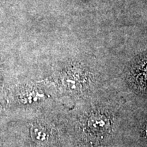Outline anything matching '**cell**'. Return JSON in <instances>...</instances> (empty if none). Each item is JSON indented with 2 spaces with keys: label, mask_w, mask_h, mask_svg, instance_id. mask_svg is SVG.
Returning a JSON list of instances; mask_svg holds the SVG:
<instances>
[{
  "label": "cell",
  "mask_w": 147,
  "mask_h": 147,
  "mask_svg": "<svg viewBox=\"0 0 147 147\" xmlns=\"http://www.w3.org/2000/svg\"><path fill=\"white\" fill-rule=\"evenodd\" d=\"M31 134L33 140L37 142H44L47 140L48 132L47 129L40 125H34L31 129Z\"/></svg>",
  "instance_id": "obj_2"
},
{
  "label": "cell",
  "mask_w": 147,
  "mask_h": 147,
  "mask_svg": "<svg viewBox=\"0 0 147 147\" xmlns=\"http://www.w3.org/2000/svg\"><path fill=\"white\" fill-rule=\"evenodd\" d=\"M88 126L91 131L102 133L109 128L110 122L106 117L102 115L92 116L88 121Z\"/></svg>",
  "instance_id": "obj_1"
},
{
  "label": "cell",
  "mask_w": 147,
  "mask_h": 147,
  "mask_svg": "<svg viewBox=\"0 0 147 147\" xmlns=\"http://www.w3.org/2000/svg\"><path fill=\"white\" fill-rule=\"evenodd\" d=\"M0 146H1V144H0Z\"/></svg>",
  "instance_id": "obj_4"
},
{
  "label": "cell",
  "mask_w": 147,
  "mask_h": 147,
  "mask_svg": "<svg viewBox=\"0 0 147 147\" xmlns=\"http://www.w3.org/2000/svg\"><path fill=\"white\" fill-rule=\"evenodd\" d=\"M145 132H146V136H147V125H146V129H145Z\"/></svg>",
  "instance_id": "obj_3"
}]
</instances>
